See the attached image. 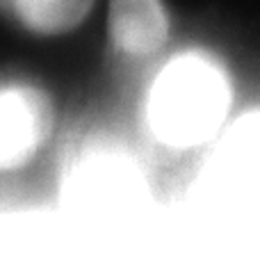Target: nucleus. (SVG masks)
I'll list each match as a JSON object with an SVG mask.
<instances>
[{"instance_id": "nucleus-1", "label": "nucleus", "mask_w": 260, "mask_h": 260, "mask_svg": "<svg viewBox=\"0 0 260 260\" xmlns=\"http://www.w3.org/2000/svg\"><path fill=\"white\" fill-rule=\"evenodd\" d=\"M229 80L210 59L183 55L155 78L148 96V121L169 146H194L210 137L229 112Z\"/></svg>"}, {"instance_id": "nucleus-4", "label": "nucleus", "mask_w": 260, "mask_h": 260, "mask_svg": "<svg viewBox=\"0 0 260 260\" xmlns=\"http://www.w3.org/2000/svg\"><path fill=\"white\" fill-rule=\"evenodd\" d=\"M57 221L44 208L0 210V260H50Z\"/></svg>"}, {"instance_id": "nucleus-6", "label": "nucleus", "mask_w": 260, "mask_h": 260, "mask_svg": "<svg viewBox=\"0 0 260 260\" xmlns=\"http://www.w3.org/2000/svg\"><path fill=\"white\" fill-rule=\"evenodd\" d=\"M14 3H16V0H0V16L14 21Z\"/></svg>"}, {"instance_id": "nucleus-2", "label": "nucleus", "mask_w": 260, "mask_h": 260, "mask_svg": "<svg viewBox=\"0 0 260 260\" xmlns=\"http://www.w3.org/2000/svg\"><path fill=\"white\" fill-rule=\"evenodd\" d=\"M53 130V105L44 89L21 80L0 82V171L30 165Z\"/></svg>"}, {"instance_id": "nucleus-3", "label": "nucleus", "mask_w": 260, "mask_h": 260, "mask_svg": "<svg viewBox=\"0 0 260 260\" xmlns=\"http://www.w3.org/2000/svg\"><path fill=\"white\" fill-rule=\"evenodd\" d=\"M108 35L112 48L128 59H146L169 39L162 0H110Z\"/></svg>"}, {"instance_id": "nucleus-5", "label": "nucleus", "mask_w": 260, "mask_h": 260, "mask_svg": "<svg viewBox=\"0 0 260 260\" xmlns=\"http://www.w3.org/2000/svg\"><path fill=\"white\" fill-rule=\"evenodd\" d=\"M96 0H16L14 21L35 35H64L89 16Z\"/></svg>"}]
</instances>
